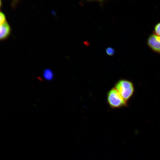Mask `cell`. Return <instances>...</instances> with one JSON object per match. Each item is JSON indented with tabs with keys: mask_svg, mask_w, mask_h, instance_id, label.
<instances>
[{
	"mask_svg": "<svg viewBox=\"0 0 160 160\" xmlns=\"http://www.w3.org/2000/svg\"><path fill=\"white\" fill-rule=\"evenodd\" d=\"M115 88L127 102L132 97L135 92L133 83L131 80L125 79L118 81L115 84Z\"/></svg>",
	"mask_w": 160,
	"mask_h": 160,
	"instance_id": "cell-1",
	"label": "cell"
},
{
	"mask_svg": "<svg viewBox=\"0 0 160 160\" xmlns=\"http://www.w3.org/2000/svg\"><path fill=\"white\" fill-rule=\"evenodd\" d=\"M105 51L107 54L110 56L114 55L115 53V51L114 49L111 47L107 48L106 49Z\"/></svg>",
	"mask_w": 160,
	"mask_h": 160,
	"instance_id": "cell-7",
	"label": "cell"
},
{
	"mask_svg": "<svg viewBox=\"0 0 160 160\" xmlns=\"http://www.w3.org/2000/svg\"><path fill=\"white\" fill-rule=\"evenodd\" d=\"M153 33L156 35L160 36V22L155 25Z\"/></svg>",
	"mask_w": 160,
	"mask_h": 160,
	"instance_id": "cell-6",
	"label": "cell"
},
{
	"mask_svg": "<svg viewBox=\"0 0 160 160\" xmlns=\"http://www.w3.org/2000/svg\"><path fill=\"white\" fill-rule=\"evenodd\" d=\"M7 21L5 14L2 12H0V24H1Z\"/></svg>",
	"mask_w": 160,
	"mask_h": 160,
	"instance_id": "cell-8",
	"label": "cell"
},
{
	"mask_svg": "<svg viewBox=\"0 0 160 160\" xmlns=\"http://www.w3.org/2000/svg\"><path fill=\"white\" fill-rule=\"evenodd\" d=\"M11 28L7 21L0 24V39L3 40L7 38L9 35Z\"/></svg>",
	"mask_w": 160,
	"mask_h": 160,
	"instance_id": "cell-4",
	"label": "cell"
},
{
	"mask_svg": "<svg viewBox=\"0 0 160 160\" xmlns=\"http://www.w3.org/2000/svg\"><path fill=\"white\" fill-rule=\"evenodd\" d=\"M147 44L153 51L160 54V36L151 34L148 38Z\"/></svg>",
	"mask_w": 160,
	"mask_h": 160,
	"instance_id": "cell-3",
	"label": "cell"
},
{
	"mask_svg": "<svg viewBox=\"0 0 160 160\" xmlns=\"http://www.w3.org/2000/svg\"><path fill=\"white\" fill-rule=\"evenodd\" d=\"M107 102L112 108L118 109L128 106L127 102L115 87L112 88L107 94Z\"/></svg>",
	"mask_w": 160,
	"mask_h": 160,
	"instance_id": "cell-2",
	"label": "cell"
},
{
	"mask_svg": "<svg viewBox=\"0 0 160 160\" xmlns=\"http://www.w3.org/2000/svg\"><path fill=\"white\" fill-rule=\"evenodd\" d=\"M44 78L47 80H50L53 78V74L52 71L49 69H46L44 70L43 73Z\"/></svg>",
	"mask_w": 160,
	"mask_h": 160,
	"instance_id": "cell-5",
	"label": "cell"
}]
</instances>
